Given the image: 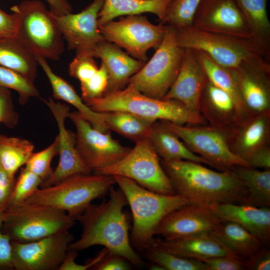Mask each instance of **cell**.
<instances>
[{"label":"cell","mask_w":270,"mask_h":270,"mask_svg":"<svg viewBox=\"0 0 270 270\" xmlns=\"http://www.w3.org/2000/svg\"><path fill=\"white\" fill-rule=\"evenodd\" d=\"M2 216H0V270H12V242L2 231Z\"/></svg>","instance_id":"47"},{"label":"cell","mask_w":270,"mask_h":270,"mask_svg":"<svg viewBox=\"0 0 270 270\" xmlns=\"http://www.w3.org/2000/svg\"><path fill=\"white\" fill-rule=\"evenodd\" d=\"M68 118L76 126V150L92 172L116 163L130 150L113 138L109 132H103L95 129L78 111L70 112Z\"/></svg>","instance_id":"13"},{"label":"cell","mask_w":270,"mask_h":270,"mask_svg":"<svg viewBox=\"0 0 270 270\" xmlns=\"http://www.w3.org/2000/svg\"><path fill=\"white\" fill-rule=\"evenodd\" d=\"M246 270H270V250L262 247L256 254L247 260Z\"/></svg>","instance_id":"50"},{"label":"cell","mask_w":270,"mask_h":270,"mask_svg":"<svg viewBox=\"0 0 270 270\" xmlns=\"http://www.w3.org/2000/svg\"><path fill=\"white\" fill-rule=\"evenodd\" d=\"M34 146L30 141L0 134V164L12 176L25 164L34 152Z\"/></svg>","instance_id":"35"},{"label":"cell","mask_w":270,"mask_h":270,"mask_svg":"<svg viewBox=\"0 0 270 270\" xmlns=\"http://www.w3.org/2000/svg\"><path fill=\"white\" fill-rule=\"evenodd\" d=\"M228 70L248 114L270 112V67L246 65Z\"/></svg>","instance_id":"20"},{"label":"cell","mask_w":270,"mask_h":270,"mask_svg":"<svg viewBox=\"0 0 270 270\" xmlns=\"http://www.w3.org/2000/svg\"><path fill=\"white\" fill-rule=\"evenodd\" d=\"M184 50L178 44L176 28L167 26L154 56L130 78L128 84L148 96L162 99L178 74Z\"/></svg>","instance_id":"9"},{"label":"cell","mask_w":270,"mask_h":270,"mask_svg":"<svg viewBox=\"0 0 270 270\" xmlns=\"http://www.w3.org/2000/svg\"><path fill=\"white\" fill-rule=\"evenodd\" d=\"M16 18V38L31 53L58 60L64 50L62 35L50 10L40 0H27L11 8Z\"/></svg>","instance_id":"6"},{"label":"cell","mask_w":270,"mask_h":270,"mask_svg":"<svg viewBox=\"0 0 270 270\" xmlns=\"http://www.w3.org/2000/svg\"><path fill=\"white\" fill-rule=\"evenodd\" d=\"M42 184V180L40 177L25 167L22 168L16 180L7 209L24 202Z\"/></svg>","instance_id":"39"},{"label":"cell","mask_w":270,"mask_h":270,"mask_svg":"<svg viewBox=\"0 0 270 270\" xmlns=\"http://www.w3.org/2000/svg\"><path fill=\"white\" fill-rule=\"evenodd\" d=\"M144 251L148 260L164 270H206V266L202 260L180 256L152 246Z\"/></svg>","instance_id":"36"},{"label":"cell","mask_w":270,"mask_h":270,"mask_svg":"<svg viewBox=\"0 0 270 270\" xmlns=\"http://www.w3.org/2000/svg\"><path fill=\"white\" fill-rule=\"evenodd\" d=\"M50 12L54 16H60L71 13L72 8L66 0H46Z\"/></svg>","instance_id":"51"},{"label":"cell","mask_w":270,"mask_h":270,"mask_svg":"<svg viewBox=\"0 0 270 270\" xmlns=\"http://www.w3.org/2000/svg\"><path fill=\"white\" fill-rule=\"evenodd\" d=\"M247 188L249 204L256 206H270V170H260L238 166L231 170Z\"/></svg>","instance_id":"34"},{"label":"cell","mask_w":270,"mask_h":270,"mask_svg":"<svg viewBox=\"0 0 270 270\" xmlns=\"http://www.w3.org/2000/svg\"><path fill=\"white\" fill-rule=\"evenodd\" d=\"M108 81V74L102 62L96 73L88 81L80 83L82 100L98 98L106 92Z\"/></svg>","instance_id":"42"},{"label":"cell","mask_w":270,"mask_h":270,"mask_svg":"<svg viewBox=\"0 0 270 270\" xmlns=\"http://www.w3.org/2000/svg\"><path fill=\"white\" fill-rule=\"evenodd\" d=\"M221 220L210 207L189 204L168 214L155 235L172 239L210 233Z\"/></svg>","instance_id":"18"},{"label":"cell","mask_w":270,"mask_h":270,"mask_svg":"<svg viewBox=\"0 0 270 270\" xmlns=\"http://www.w3.org/2000/svg\"><path fill=\"white\" fill-rule=\"evenodd\" d=\"M270 140V112L248 116L228 128L231 150L246 162L255 150L269 144Z\"/></svg>","instance_id":"21"},{"label":"cell","mask_w":270,"mask_h":270,"mask_svg":"<svg viewBox=\"0 0 270 270\" xmlns=\"http://www.w3.org/2000/svg\"><path fill=\"white\" fill-rule=\"evenodd\" d=\"M104 2L92 0L85 9L77 14L60 16L52 14L69 49L75 50L76 53L86 52L92 56L96 46L105 40L98 22Z\"/></svg>","instance_id":"16"},{"label":"cell","mask_w":270,"mask_h":270,"mask_svg":"<svg viewBox=\"0 0 270 270\" xmlns=\"http://www.w3.org/2000/svg\"><path fill=\"white\" fill-rule=\"evenodd\" d=\"M98 28L106 40L124 48L134 58L146 62L148 50L158 47L167 26L154 25L145 16L132 15L111 20Z\"/></svg>","instance_id":"12"},{"label":"cell","mask_w":270,"mask_h":270,"mask_svg":"<svg viewBox=\"0 0 270 270\" xmlns=\"http://www.w3.org/2000/svg\"><path fill=\"white\" fill-rule=\"evenodd\" d=\"M112 178L124 192L132 210L133 225L131 244L144 251L152 242L160 221L172 211L190 204L183 196L166 195L148 190L128 178Z\"/></svg>","instance_id":"5"},{"label":"cell","mask_w":270,"mask_h":270,"mask_svg":"<svg viewBox=\"0 0 270 270\" xmlns=\"http://www.w3.org/2000/svg\"><path fill=\"white\" fill-rule=\"evenodd\" d=\"M160 121L182 139L192 152L205 160L212 167L220 171H226L238 166H248L246 160L231 150L228 128L208 124L184 126L167 120Z\"/></svg>","instance_id":"11"},{"label":"cell","mask_w":270,"mask_h":270,"mask_svg":"<svg viewBox=\"0 0 270 270\" xmlns=\"http://www.w3.org/2000/svg\"><path fill=\"white\" fill-rule=\"evenodd\" d=\"M176 30L179 46L202 51L228 70L246 65L270 67V52L252 40L210 32L192 26Z\"/></svg>","instance_id":"4"},{"label":"cell","mask_w":270,"mask_h":270,"mask_svg":"<svg viewBox=\"0 0 270 270\" xmlns=\"http://www.w3.org/2000/svg\"><path fill=\"white\" fill-rule=\"evenodd\" d=\"M16 180L0 164V216L8 208Z\"/></svg>","instance_id":"45"},{"label":"cell","mask_w":270,"mask_h":270,"mask_svg":"<svg viewBox=\"0 0 270 270\" xmlns=\"http://www.w3.org/2000/svg\"><path fill=\"white\" fill-rule=\"evenodd\" d=\"M172 0H104L98 19V26L122 16L156 14L162 22Z\"/></svg>","instance_id":"28"},{"label":"cell","mask_w":270,"mask_h":270,"mask_svg":"<svg viewBox=\"0 0 270 270\" xmlns=\"http://www.w3.org/2000/svg\"><path fill=\"white\" fill-rule=\"evenodd\" d=\"M178 74L162 100H175L188 109L199 112L200 100L208 80L192 49L184 48Z\"/></svg>","instance_id":"19"},{"label":"cell","mask_w":270,"mask_h":270,"mask_svg":"<svg viewBox=\"0 0 270 270\" xmlns=\"http://www.w3.org/2000/svg\"><path fill=\"white\" fill-rule=\"evenodd\" d=\"M18 119L19 115L14 108L10 89L0 86V124L13 128Z\"/></svg>","instance_id":"43"},{"label":"cell","mask_w":270,"mask_h":270,"mask_svg":"<svg viewBox=\"0 0 270 270\" xmlns=\"http://www.w3.org/2000/svg\"><path fill=\"white\" fill-rule=\"evenodd\" d=\"M38 63L36 56L16 37L0 39V66L34 83Z\"/></svg>","instance_id":"30"},{"label":"cell","mask_w":270,"mask_h":270,"mask_svg":"<svg viewBox=\"0 0 270 270\" xmlns=\"http://www.w3.org/2000/svg\"><path fill=\"white\" fill-rule=\"evenodd\" d=\"M199 112L209 125L218 128H230L240 120L232 97L209 80L202 94Z\"/></svg>","instance_id":"25"},{"label":"cell","mask_w":270,"mask_h":270,"mask_svg":"<svg viewBox=\"0 0 270 270\" xmlns=\"http://www.w3.org/2000/svg\"><path fill=\"white\" fill-rule=\"evenodd\" d=\"M192 26L210 32L252 40L236 0H202Z\"/></svg>","instance_id":"15"},{"label":"cell","mask_w":270,"mask_h":270,"mask_svg":"<svg viewBox=\"0 0 270 270\" xmlns=\"http://www.w3.org/2000/svg\"><path fill=\"white\" fill-rule=\"evenodd\" d=\"M76 218L52 206L24 202L2 216V231L12 242L26 243L69 230Z\"/></svg>","instance_id":"8"},{"label":"cell","mask_w":270,"mask_h":270,"mask_svg":"<svg viewBox=\"0 0 270 270\" xmlns=\"http://www.w3.org/2000/svg\"><path fill=\"white\" fill-rule=\"evenodd\" d=\"M109 130L135 142L149 138L154 122L130 113L121 111L102 112Z\"/></svg>","instance_id":"33"},{"label":"cell","mask_w":270,"mask_h":270,"mask_svg":"<svg viewBox=\"0 0 270 270\" xmlns=\"http://www.w3.org/2000/svg\"><path fill=\"white\" fill-rule=\"evenodd\" d=\"M83 100L98 112H125L153 122L167 120L179 125L208 124L200 113L190 110L181 102L150 98L130 84L122 89L106 92L100 98Z\"/></svg>","instance_id":"3"},{"label":"cell","mask_w":270,"mask_h":270,"mask_svg":"<svg viewBox=\"0 0 270 270\" xmlns=\"http://www.w3.org/2000/svg\"><path fill=\"white\" fill-rule=\"evenodd\" d=\"M74 240L68 230L29 242H12L14 270H58Z\"/></svg>","instance_id":"14"},{"label":"cell","mask_w":270,"mask_h":270,"mask_svg":"<svg viewBox=\"0 0 270 270\" xmlns=\"http://www.w3.org/2000/svg\"><path fill=\"white\" fill-rule=\"evenodd\" d=\"M149 246L180 256L202 261L221 256H236L210 232L172 239L154 238Z\"/></svg>","instance_id":"22"},{"label":"cell","mask_w":270,"mask_h":270,"mask_svg":"<svg viewBox=\"0 0 270 270\" xmlns=\"http://www.w3.org/2000/svg\"><path fill=\"white\" fill-rule=\"evenodd\" d=\"M35 56L38 64L43 70L50 82L53 97L75 107L80 115L95 129L103 132H108L110 130L104 122L102 113L94 112L88 106L73 86L53 72L46 58L40 56Z\"/></svg>","instance_id":"26"},{"label":"cell","mask_w":270,"mask_h":270,"mask_svg":"<svg viewBox=\"0 0 270 270\" xmlns=\"http://www.w3.org/2000/svg\"><path fill=\"white\" fill-rule=\"evenodd\" d=\"M210 234L234 255L246 260L252 257L264 245L252 233L230 221L222 220Z\"/></svg>","instance_id":"27"},{"label":"cell","mask_w":270,"mask_h":270,"mask_svg":"<svg viewBox=\"0 0 270 270\" xmlns=\"http://www.w3.org/2000/svg\"><path fill=\"white\" fill-rule=\"evenodd\" d=\"M0 86L16 91L19 102L22 105L26 104L30 98L39 96L34 83L20 74L0 66Z\"/></svg>","instance_id":"38"},{"label":"cell","mask_w":270,"mask_h":270,"mask_svg":"<svg viewBox=\"0 0 270 270\" xmlns=\"http://www.w3.org/2000/svg\"><path fill=\"white\" fill-rule=\"evenodd\" d=\"M114 184L112 176L78 174L54 185L39 188L24 202L52 206L76 218L94 200L108 194Z\"/></svg>","instance_id":"7"},{"label":"cell","mask_w":270,"mask_h":270,"mask_svg":"<svg viewBox=\"0 0 270 270\" xmlns=\"http://www.w3.org/2000/svg\"><path fill=\"white\" fill-rule=\"evenodd\" d=\"M206 270H246L247 260L236 256H221L202 260Z\"/></svg>","instance_id":"44"},{"label":"cell","mask_w":270,"mask_h":270,"mask_svg":"<svg viewBox=\"0 0 270 270\" xmlns=\"http://www.w3.org/2000/svg\"><path fill=\"white\" fill-rule=\"evenodd\" d=\"M129 262L125 258L108 250L92 270H128Z\"/></svg>","instance_id":"46"},{"label":"cell","mask_w":270,"mask_h":270,"mask_svg":"<svg viewBox=\"0 0 270 270\" xmlns=\"http://www.w3.org/2000/svg\"><path fill=\"white\" fill-rule=\"evenodd\" d=\"M202 0H172L161 23L180 29L192 26L194 18Z\"/></svg>","instance_id":"37"},{"label":"cell","mask_w":270,"mask_h":270,"mask_svg":"<svg viewBox=\"0 0 270 270\" xmlns=\"http://www.w3.org/2000/svg\"><path fill=\"white\" fill-rule=\"evenodd\" d=\"M222 220L236 222L264 244L270 239V208L248 204H219L210 207Z\"/></svg>","instance_id":"24"},{"label":"cell","mask_w":270,"mask_h":270,"mask_svg":"<svg viewBox=\"0 0 270 270\" xmlns=\"http://www.w3.org/2000/svg\"><path fill=\"white\" fill-rule=\"evenodd\" d=\"M92 56L100 58L108 70V81L106 92L124 88L130 78L146 63L130 57L120 47L106 40L96 46Z\"/></svg>","instance_id":"23"},{"label":"cell","mask_w":270,"mask_h":270,"mask_svg":"<svg viewBox=\"0 0 270 270\" xmlns=\"http://www.w3.org/2000/svg\"><path fill=\"white\" fill-rule=\"evenodd\" d=\"M250 32L252 40L270 52V22L268 0H236Z\"/></svg>","instance_id":"31"},{"label":"cell","mask_w":270,"mask_h":270,"mask_svg":"<svg viewBox=\"0 0 270 270\" xmlns=\"http://www.w3.org/2000/svg\"><path fill=\"white\" fill-rule=\"evenodd\" d=\"M43 101L50 110L58 125L60 160L50 177L41 186L54 185L74 174L91 173L92 170L86 166L76 150V134L65 127L64 121L68 117L70 108L65 104L55 102L52 98Z\"/></svg>","instance_id":"17"},{"label":"cell","mask_w":270,"mask_h":270,"mask_svg":"<svg viewBox=\"0 0 270 270\" xmlns=\"http://www.w3.org/2000/svg\"><path fill=\"white\" fill-rule=\"evenodd\" d=\"M152 264L150 265V270H164V268L156 264H154V263H152Z\"/></svg>","instance_id":"52"},{"label":"cell","mask_w":270,"mask_h":270,"mask_svg":"<svg viewBox=\"0 0 270 270\" xmlns=\"http://www.w3.org/2000/svg\"><path fill=\"white\" fill-rule=\"evenodd\" d=\"M108 199L98 204H90L76 220L82 226L80 236L68 248L81 251L94 246H104L110 252L125 258L136 266L144 264L133 248L128 234L129 225L124 208L126 198L118 188L112 186Z\"/></svg>","instance_id":"1"},{"label":"cell","mask_w":270,"mask_h":270,"mask_svg":"<svg viewBox=\"0 0 270 270\" xmlns=\"http://www.w3.org/2000/svg\"><path fill=\"white\" fill-rule=\"evenodd\" d=\"M176 194L190 204L210 207L233 203L249 204L244 184L232 170L216 172L186 160H160Z\"/></svg>","instance_id":"2"},{"label":"cell","mask_w":270,"mask_h":270,"mask_svg":"<svg viewBox=\"0 0 270 270\" xmlns=\"http://www.w3.org/2000/svg\"><path fill=\"white\" fill-rule=\"evenodd\" d=\"M149 139L155 151L162 160H186L209 165L205 160L192 152L160 120L153 124Z\"/></svg>","instance_id":"29"},{"label":"cell","mask_w":270,"mask_h":270,"mask_svg":"<svg viewBox=\"0 0 270 270\" xmlns=\"http://www.w3.org/2000/svg\"><path fill=\"white\" fill-rule=\"evenodd\" d=\"M94 58L86 52L76 53L69 65L70 75L78 79L80 83L89 80L98 69Z\"/></svg>","instance_id":"41"},{"label":"cell","mask_w":270,"mask_h":270,"mask_svg":"<svg viewBox=\"0 0 270 270\" xmlns=\"http://www.w3.org/2000/svg\"><path fill=\"white\" fill-rule=\"evenodd\" d=\"M58 153V140L56 136L48 147L33 152L25 164V168L40 177L43 183L52 176L54 171L51 167L52 160Z\"/></svg>","instance_id":"40"},{"label":"cell","mask_w":270,"mask_h":270,"mask_svg":"<svg viewBox=\"0 0 270 270\" xmlns=\"http://www.w3.org/2000/svg\"><path fill=\"white\" fill-rule=\"evenodd\" d=\"M94 173L124 176L150 190L166 195L176 194L148 138L136 142L120 160Z\"/></svg>","instance_id":"10"},{"label":"cell","mask_w":270,"mask_h":270,"mask_svg":"<svg viewBox=\"0 0 270 270\" xmlns=\"http://www.w3.org/2000/svg\"><path fill=\"white\" fill-rule=\"evenodd\" d=\"M16 18L0 8V39L16 37Z\"/></svg>","instance_id":"49"},{"label":"cell","mask_w":270,"mask_h":270,"mask_svg":"<svg viewBox=\"0 0 270 270\" xmlns=\"http://www.w3.org/2000/svg\"><path fill=\"white\" fill-rule=\"evenodd\" d=\"M249 167L270 170V147L264 146L255 150L246 160Z\"/></svg>","instance_id":"48"},{"label":"cell","mask_w":270,"mask_h":270,"mask_svg":"<svg viewBox=\"0 0 270 270\" xmlns=\"http://www.w3.org/2000/svg\"><path fill=\"white\" fill-rule=\"evenodd\" d=\"M194 50L208 80L227 92L234 100L240 120L250 116L244 106L238 88L230 71L218 64L202 52Z\"/></svg>","instance_id":"32"}]
</instances>
